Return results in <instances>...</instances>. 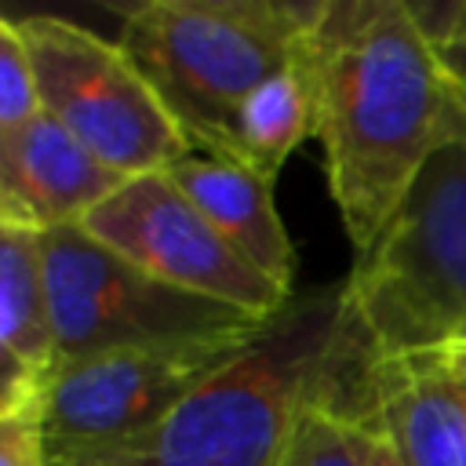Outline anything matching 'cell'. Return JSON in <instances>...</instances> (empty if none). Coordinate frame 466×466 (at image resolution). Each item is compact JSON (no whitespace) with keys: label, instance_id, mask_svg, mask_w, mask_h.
I'll return each mask as SVG.
<instances>
[{"label":"cell","instance_id":"cell-1","mask_svg":"<svg viewBox=\"0 0 466 466\" xmlns=\"http://www.w3.org/2000/svg\"><path fill=\"white\" fill-rule=\"evenodd\" d=\"M306 66L331 200L350 244L364 251L426 164L466 146V80L408 0H320Z\"/></svg>","mask_w":466,"mask_h":466},{"label":"cell","instance_id":"cell-2","mask_svg":"<svg viewBox=\"0 0 466 466\" xmlns=\"http://www.w3.org/2000/svg\"><path fill=\"white\" fill-rule=\"evenodd\" d=\"M342 284L291 295L266 328L153 430L69 466H277L299 411L328 386Z\"/></svg>","mask_w":466,"mask_h":466},{"label":"cell","instance_id":"cell-3","mask_svg":"<svg viewBox=\"0 0 466 466\" xmlns=\"http://www.w3.org/2000/svg\"><path fill=\"white\" fill-rule=\"evenodd\" d=\"M320 0H142L124 11L120 47L186 142L229 157L244 98L288 69Z\"/></svg>","mask_w":466,"mask_h":466},{"label":"cell","instance_id":"cell-4","mask_svg":"<svg viewBox=\"0 0 466 466\" xmlns=\"http://www.w3.org/2000/svg\"><path fill=\"white\" fill-rule=\"evenodd\" d=\"M466 309V146L437 153L342 280L339 335L360 360L441 346Z\"/></svg>","mask_w":466,"mask_h":466},{"label":"cell","instance_id":"cell-5","mask_svg":"<svg viewBox=\"0 0 466 466\" xmlns=\"http://www.w3.org/2000/svg\"><path fill=\"white\" fill-rule=\"evenodd\" d=\"M44 273L55 313L58 368L124 350H171L251 339L262 317L171 288L80 226L44 229Z\"/></svg>","mask_w":466,"mask_h":466},{"label":"cell","instance_id":"cell-6","mask_svg":"<svg viewBox=\"0 0 466 466\" xmlns=\"http://www.w3.org/2000/svg\"><path fill=\"white\" fill-rule=\"evenodd\" d=\"M40 106L124 178L167 171L193 146L120 44L55 18H18Z\"/></svg>","mask_w":466,"mask_h":466},{"label":"cell","instance_id":"cell-7","mask_svg":"<svg viewBox=\"0 0 466 466\" xmlns=\"http://www.w3.org/2000/svg\"><path fill=\"white\" fill-rule=\"evenodd\" d=\"M80 229L157 280L237 306L262 320L277 317L291 302L284 288L258 273L208 222L167 171L127 178L80 222Z\"/></svg>","mask_w":466,"mask_h":466},{"label":"cell","instance_id":"cell-8","mask_svg":"<svg viewBox=\"0 0 466 466\" xmlns=\"http://www.w3.org/2000/svg\"><path fill=\"white\" fill-rule=\"evenodd\" d=\"M251 339L124 350L62 364L44 400L47 466H69L87 451L153 430L200 382L222 371Z\"/></svg>","mask_w":466,"mask_h":466},{"label":"cell","instance_id":"cell-9","mask_svg":"<svg viewBox=\"0 0 466 466\" xmlns=\"http://www.w3.org/2000/svg\"><path fill=\"white\" fill-rule=\"evenodd\" d=\"M328 397L360 419L397 466H466V368L426 353L360 360L339 335Z\"/></svg>","mask_w":466,"mask_h":466},{"label":"cell","instance_id":"cell-10","mask_svg":"<svg viewBox=\"0 0 466 466\" xmlns=\"http://www.w3.org/2000/svg\"><path fill=\"white\" fill-rule=\"evenodd\" d=\"M124 182L44 109L29 124L0 131V222L40 233L80 226Z\"/></svg>","mask_w":466,"mask_h":466},{"label":"cell","instance_id":"cell-11","mask_svg":"<svg viewBox=\"0 0 466 466\" xmlns=\"http://www.w3.org/2000/svg\"><path fill=\"white\" fill-rule=\"evenodd\" d=\"M40 229L0 222V404L47 393L58 339Z\"/></svg>","mask_w":466,"mask_h":466},{"label":"cell","instance_id":"cell-12","mask_svg":"<svg viewBox=\"0 0 466 466\" xmlns=\"http://www.w3.org/2000/svg\"><path fill=\"white\" fill-rule=\"evenodd\" d=\"M167 175L258 273L295 295V248L277 215L273 186L266 178L229 157L200 149H189L182 160H175Z\"/></svg>","mask_w":466,"mask_h":466},{"label":"cell","instance_id":"cell-13","mask_svg":"<svg viewBox=\"0 0 466 466\" xmlns=\"http://www.w3.org/2000/svg\"><path fill=\"white\" fill-rule=\"evenodd\" d=\"M309 135H317V91H313L306 47H302V55L288 69L273 73L266 84H258L244 98L233 124L229 160L251 167L258 178L273 186L284 160Z\"/></svg>","mask_w":466,"mask_h":466},{"label":"cell","instance_id":"cell-14","mask_svg":"<svg viewBox=\"0 0 466 466\" xmlns=\"http://www.w3.org/2000/svg\"><path fill=\"white\" fill-rule=\"evenodd\" d=\"M375 451H379V437L360 419L342 411L324 386L299 411V422L277 466H371Z\"/></svg>","mask_w":466,"mask_h":466},{"label":"cell","instance_id":"cell-15","mask_svg":"<svg viewBox=\"0 0 466 466\" xmlns=\"http://www.w3.org/2000/svg\"><path fill=\"white\" fill-rule=\"evenodd\" d=\"M40 87L18 18L0 22V131H15L40 113Z\"/></svg>","mask_w":466,"mask_h":466},{"label":"cell","instance_id":"cell-16","mask_svg":"<svg viewBox=\"0 0 466 466\" xmlns=\"http://www.w3.org/2000/svg\"><path fill=\"white\" fill-rule=\"evenodd\" d=\"M44 400L47 393L0 404V466H47Z\"/></svg>","mask_w":466,"mask_h":466},{"label":"cell","instance_id":"cell-17","mask_svg":"<svg viewBox=\"0 0 466 466\" xmlns=\"http://www.w3.org/2000/svg\"><path fill=\"white\" fill-rule=\"evenodd\" d=\"M448 66L466 80V0H408Z\"/></svg>","mask_w":466,"mask_h":466},{"label":"cell","instance_id":"cell-18","mask_svg":"<svg viewBox=\"0 0 466 466\" xmlns=\"http://www.w3.org/2000/svg\"><path fill=\"white\" fill-rule=\"evenodd\" d=\"M426 353H433V357H455V353H466V309H462V317L455 320V328L448 331V339H444L441 346L426 350ZM411 357H415V353H411Z\"/></svg>","mask_w":466,"mask_h":466},{"label":"cell","instance_id":"cell-19","mask_svg":"<svg viewBox=\"0 0 466 466\" xmlns=\"http://www.w3.org/2000/svg\"><path fill=\"white\" fill-rule=\"evenodd\" d=\"M371 466H397V459H393V451H390V448H386L382 441H379V451H375V462H371Z\"/></svg>","mask_w":466,"mask_h":466},{"label":"cell","instance_id":"cell-20","mask_svg":"<svg viewBox=\"0 0 466 466\" xmlns=\"http://www.w3.org/2000/svg\"><path fill=\"white\" fill-rule=\"evenodd\" d=\"M426 357H433V353H426ZM441 360H451V364H459V368H466V353H455V357H441Z\"/></svg>","mask_w":466,"mask_h":466}]
</instances>
